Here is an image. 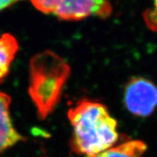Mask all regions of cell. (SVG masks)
Here are the masks:
<instances>
[{
  "instance_id": "cell-1",
  "label": "cell",
  "mask_w": 157,
  "mask_h": 157,
  "mask_svg": "<svg viewBox=\"0 0 157 157\" xmlns=\"http://www.w3.org/2000/svg\"><path fill=\"white\" fill-rule=\"evenodd\" d=\"M71 124V149L92 157L115 146L119 139L117 122L104 104L82 99L68 111Z\"/></svg>"
},
{
  "instance_id": "cell-2",
  "label": "cell",
  "mask_w": 157,
  "mask_h": 157,
  "mask_svg": "<svg viewBox=\"0 0 157 157\" xmlns=\"http://www.w3.org/2000/svg\"><path fill=\"white\" fill-rule=\"evenodd\" d=\"M69 74L67 63L50 51L31 60L29 92L41 118H46L54 110Z\"/></svg>"
},
{
  "instance_id": "cell-3",
  "label": "cell",
  "mask_w": 157,
  "mask_h": 157,
  "mask_svg": "<svg viewBox=\"0 0 157 157\" xmlns=\"http://www.w3.org/2000/svg\"><path fill=\"white\" fill-rule=\"evenodd\" d=\"M36 9L68 21H78L90 16L107 18L112 13L109 0H30Z\"/></svg>"
},
{
  "instance_id": "cell-4",
  "label": "cell",
  "mask_w": 157,
  "mask_h": 157,
  "mask_svg": "<svg viewBox=\"0 0 157 157\" xmlns=\"http://www.w3.org/2000/svg\"><path fill=\"white\" fill-rule=\"evenodd\" d=\"M124 100L132 114L148 117L157 107V86L146 78H133L126 85Z\"/></svg>"
},
{
  "instance_id": "cell-5",
  "label": "cell",
  "mask_w": 157,
  "mask_h": 157,
  "mask_svg": "<svg viewBox=\"0 0 157 157\" xmlns=\"http://www.w3.org/2000/svg\"><path fill=\"white\" fill-rule=\"evenodd\" d=\"M10 105V97L0 91V152L23 140L11 121Z\"/></svg>"
},
{
  "instance_id": "cell-6",
  "label": "cell",
  "mask_w": 157,
  "mask_h": 157,
  "mask_svg": "<svg viewBox=\"0 0 157 157\" xmlns=\"http://www.w3.org/2000/svg\"><path fill=\"white\" fill-rule=\"evenodd\" d=\"M147 145L138 140H131L92 157H144Z\"/></svg>"
},
{
  "instance_id": "cell-7",
  "label": "cell",
  "mask_w": 157,
  "mask_h": 157,
  "mask_svg": "<svg viewBox=\"0 0 157 157\" xmlns=\"http://www.w3.org/2000/svg\"><path fill=\"white\" fill-rule=\"evenodd\" d=\"M18 50V41L10 34L0 35V81L10 71L12 61Z\"/></svg>"
},
{
  "instance_id": "cell-8",
  "label": "cell",
  "mask_w": 157,
  "mask_h": 157,
  "mask_svg": "<svg viewBox=\"0 0 157 157\" xmlns=\"http://www.w3.org/2000/svg\"><path fill=\"white\" fill-rule=\"evenodd\" d=\"M145 22L152 30L157 29V0H153V6L151 10L146 12Z\"/></svg>"
},
{
  "instance_id": "cell-9",
  "label": "cell",
  "mask_w": 157,
  "mask_h": 157,
  "mask_svg": "<svg viewBox=\"0 0 157 157\" xmlns=\"http://www.w3.org/2000/svg\"><path fill=\"white\" fill-rule=\"evenodd\" d=\"M21 0H0V11Z\"/></svg>"
}]
</instances>
